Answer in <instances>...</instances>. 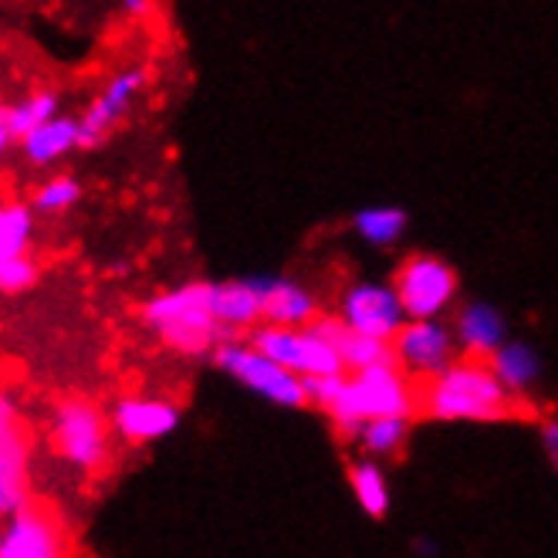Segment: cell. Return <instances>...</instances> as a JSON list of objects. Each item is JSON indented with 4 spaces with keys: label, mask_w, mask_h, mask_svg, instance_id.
Listing matches in <instances>:
<instances>
[{
    "label": "cell",
    "mask_w": 558,
    "mask_h": 558,
    "mask_svg": "<svg viewBox=\"0 0 558 558\" xmlns=\"http://www.w3.org/2000/svg\"><path fill=\"white\" fill-rule=\"evenodd\" d=\"M146 82H149V69H143V64H125V69L112 72L78 119V146L88 149L106 143L116 133V125L133 112Z\"/></svg>",
    "instance_id": "9"
},
{
    "label": "cell",
    "mask_w": 558,
    "mask_h": 558,
    "mask_svg": "<svg viewBox=\"0 0 558 558\" xmlns=\"http://www.w3.org/2000/svg\"><path fill=\"white\" fill-rule=\"evenodd\" d=\"M416 551H420V555H434L437 545H430V542H416Z\"/></svg>",
    "instance_id": "31"
},
{
    "label": "cell",
    "mask_w": 558,
    "mask_h": 558,
    "mask_svg": "<svg viewBox=\"0 0 558 558\" xmlns=\"http://www.w3.org/2000/svg\"><path fill=\"white\" fill-rule=\"evenodd\" d=\"M214 366L231 376L238 386L257 392L260 400H268L271 407H284V410H302L305 407V383L302 376H294L288 369H281L278 363L265 352H257L244 336L241 339H223L214 352Z\"/></svg>",
    "instance_id": "5"
},
{
    "label": "cell",
    "mask_w": 558,
    "mask_h": 558,
    "mask_svg": "<svg viewBox=\"0 0 558 558\" xmlns=\"http://www.w3.org/2000/svg\"><path fill=\"white\" fill-rule=\"evenodd\" d=\"M0 468L17 481L31 474V434L8 389H0Z\"/></svg>",
    "instance_id": "19"
},
{
    "label": "cell",
    "mask_w": 558,
    "mask_h": 558,
    "mask_svg": "<svg viewBox=\"0 0 558 558\" xmlns=\"http://www.w3.org/2000/svg\"><path fill=\"white\" fill-rule=\"evenodd\" d=\"M64 532L58 518L35 505L21 501L14 511L0 518V558H64Z\"/></svg>",
    "instance_id": "11"
},
{
    "label": "cell",
    "mask_w": 558,
    "mask_h": 558,
    "mask_svg": "<svg viewBox=\"0 0 558 558\" xmlns=\"http://www.w3.org/2000/svg\"><path fill=\"white\" fill-rule=\"evenodd\" d=\"M410 430H413V416H376L359 426L352 440L373 461H389V457H397L407 447Z\"/></svg>",
    "instance_id": "21"
},
{
    "label": "cell",
    "mask_w": 558,
    "mask_h": 558,
    "mask_svg": "<svg viewBox=\"0 0 558 558\" xmlns=\"http://www.w3.org/2000/svg\"><path fill=\"white\" fill-rule=\"evenodd\" d=\"M450 328L457 336V345H461V355H471V359H487L508 339V318L501 315V308L487 302L461 305Z\"/></svg>",
    "instance_id": "16"
},
{
    "label": "cell",
    "mask_w": 558,
    "mask_h": 558,
    "mask_svg": "<svg viewBox=\"0 0 558 558\" xmlns=\"http://www.w3.org/2000/svg\"><path fill=\"white\" fill-rule=\"evenodd\" d=\"M336 315L342 318V325H349L352 332H363L373 339L389 342L400 332V325L407 322L397 291H392L389 281H352L342 288L339 294V308Z\"/></svg>",
    "instance_id": "10"
},
{
    "label": "cell",
    "mask_w": 558,
    "mask_h": 558,
    "mask_svg": "<svg viewBox=\"0 0 558 558\" xmlns=\"http://www.w3.org/2000/svg\"><path fill=\"white\" fill-rule=\"evenodd\" d=\"M538 440H542V450L548 457V464L555 468L558 464V420L555 416H545L538 423Z\"/></svg>",
    "instance_id": "28"
},
{
    "label": "cell",
    "mask_w": 558,
    "mask_h": 558,
    "mask_svg": "<svg viewBox=\"0 0 558 558\" xmlns=\"http://www.w3.org/2000/svg\"><path fill=\"white\" fill-rule=\"evenodd\" d=\"M312 325L328 342H332L339 363H342V373H359V369H369V366H379V363H392L389 342L363 336V332H352L349 325H342L339 315H318Z\"/></svg>",
    "instance_id": "17"
},
{
    "label": "cell",
    "mask_w": 558,
    "mask_h": 558,
    "mask_svg": "<svg viewBox=\"0 0 558 558\" xmlns=\"http://www.w3.org/2000/svg\"><path fill=\"white\" fill-rule=\"evenodd\" d=\"M21 501H27V481H17L14 474H8L0 468V518L8 511H14Z\"/></svg>",
    "instance_id": "27"
},
{
    "label": "cell",
    "mask_w": 558,
    "mask_h": 558,
    "mask_svg": "<svg viewBox=\"0 0 558 558\" xmlns=\"http://www.w3.org/2000/svg\"><path fill=\"white\" fill-rule=\"evenodd\" d=\"M58 106H61L58 92L41 88V92H27V95H21L17 102H11L8 109H0V112H4V122H8L11 136H14V143H17L24 133H31V129H38L41 122H48L51 116H58Z\"/></svg>",
    "instance_id": "24"
},
{
    "label": "cell",
    "mask_w": 558,
    "mask_h": 558,
    "mask_svg": "<svg viewBox=\"0 0 558 558\" xmlns=\"http://www.w3.org/2000/svg\"><path fill=\"white\" fill-rule=\"evenodd\" d=\"M180 423L183 413L167 397H122L109 410V430L129 447L167 440L180 430Z\"/></svg>",
    "instance_id": "12"
},
{
    "label": "cell",
    "mask_w": 558,
    "mask_h": 558,
    "mask_svg": "<svg viewBox=\"0 0 558 558\" xmlns=\"http://www.w3.org/2000/svg\"><path fill=\"white\" fill-rule=\"evenodd\" d=\"M140 315H143L146 332L162 349L186 355V359L210 355L227 339L210 312L207 281H183L177 288L159 291L143 305Z\"/></svg>",
    "instance_id": "2"
},
{
    "label": "cell",
    "mask_w": 558,
    "mask_h": 558,
    "mask_svg": "<svg viewBox=\"0 0 558 558\" xmlns=\"http://www.w3.org/2000/svg\"><path fill=\"white\" fill-rule=\"evenodd\" d=\"M352 231L369 247H392L410 231V214L392 204H373L352 217Z\"/></svg>",
    "instance_id": "20"
},
{
    "label": "cell",
    "mask_w": 558,
    "mask_h": 558,
    "mask_svg": "<svg viewBox=\"0 0 558 558\" xmlns=\"http://www.w3.org/2000/svg\"><path fill=\"white\" fill-rule=\"evenodd\" d=\"M336 430L352 440L366 420L376 416H416V383L397 366L379 363L359 373H342L332 400L322 410Z\"/></svg>",
    "instance_id": "3"
},
{
    "label": "cell",
    "mask_w": 558,
    "mask_h": 558,
    "mask_svg": "<svg viewBox=\"0 0 558 558\" xmlns=\"http://www.w3.org/2000/svg\"><path fill=\"white\" fill-rule=\"evenodd\" d=\"M35 238V210L21 201H0V268L27 254Z\"/></svg>",
    "instance_id": "23"
},
{
    "label": "cell",
    "mask_w": 558,
    "mask_h": 558,
    "mask_svg": "<svg viewBox=\"0 0 558 558\" xmlns=\"http://www.w3.org/2000/svg\"><path fill=\"white\" fill-rule=\"evenodd\" d=\"M48 437L58 461H64L78 474H95L109 464V416L85 397H64L54 403Z\"/></svg>",
    "instance_id": "4"
},
{
    "label": "cell",
    "mask_w": 558,
    "mask_h": 558,
    "mask_svg": "<svg viewBox=\"0 0 558 558\" xmlns=\"http://www.w3.org/2000/svg\"><path fill=\"white\" fill-rule=\"evenodd\" d=\"M122 11H125V17L143 21V17H149V11H153V0H122Z\"/></svg>",
    "instance_id": "29"
},
{
    "label": "cell",
    "mask_w": 558,
    "mask_h": 558,
    "mask_svg": "<svg viewBox=\"0 0 558 558\" xmlns=\"http://www.w3.org/2000/svg\"><path fill=\"white\" fill-rule=\"evenodd\" d=\"M257 352H265L271 363H278L281 369L294 373V376H339L342 363L315 325H254L244 336Z\"/></svg>",
    "instance_id": "7"
},
{
    "label": "cell",
    "mask_w": 558,
    "mask_h": 558,
    "mask_svg": "<svg viewBox=\"0 0 558 558\" xmlns=\"http://www.w3.org/2000/svg\"><path fill=\"white\" fill-rule=\"evenodd\" d=\"M11 146H14V136H11V129H8V122H4V112H0V156H4Z\"/></svg>",
    "instance_id": "30"
},
{
    "label": "cell",
    "mask_w": 558,
    "mask_h": 558,
    "mask_svg": "<svg viewBox=\"0 0 558 558\" xmlns=\"http://www.w3.org/2000/svg\"><path fill=\"white\" fill-rule=\"evenodd\" d=\"M518 403L487 359L457 355L447 369L416 383V413L440 423H498L514 416Z\"/></svg>",
    "instance_id": "1"
},
{
    "label": "cell",
    "mask_w": 558,
    "mask_h": 558,
    "mask_svg": "<svg viewBox=\"0 0 558 558\" xmlns=\"http://www.w3.org/2000/svg\"><path fill=\"white\" fill-rule=\"evenodd\" d=\"M349 487L369 518H386L392 495H389V477L383 471V461H373V457H363L349 468Z\"/></svg>",
    "instance_id": "22"
},
{
    "label": "cell",
    "mask_w": 558,
    "mask_h": 558,
    "mask_svg": "<svg viewBox=\"0 0 558 558\" xmlns=\"http://www.w3.org/2000/svg\"><path fill=\"white\" fill-rule=\"evenodd\" d=\"M207 302L223 328L227 339H241L260 322V288L257 275L231 278V281H207Z\"/></svg>",
    "instance_id": "13"
},
{
    "label": "cell",
    "mask_w": 558,
    "mask_h": 558,
    "mask_svg": "<svg viewBox=\"0 0 558 558\" xmlns=\"http://www.w3.org/2000/svg\"><path fill=\"white\" fill-rule=\"evenodd\" d=\"M392 363H397L413 383H423L447 369L461 345H457L453 328L444 318H407L400 332L389 339Z\"/></svg>",
    "instance_id": "8"
},
{
    "label": "cell",
    "mask_w": 558,
    "mask_h": 558,
    "mask_svg": "<svg viewBox=\"0 0 558 558\" xmlns=\"http://www.w3.org/2000/svg\"><path fill=\"white\" fill-rule=\"evenodd\" d=\"M257 288H260V322H265V325L299 328V325H312L322 315L318 294L302 281L257 275Z\"/></svg>",
    "instance_id": "14"
},
{
    "label": "cell",
    "mask_w": 558,
    "mask_h": 558,
    "mask_svg": "<svg viewBox=\"0 0 558 558\" xmlns=\"http://www.w3.org/2000/svg\"><path fill=\"white\" fill-rule=\"evenodd\" d=\"M389 284L397 291L407 318H444L453 312L457 294H461V278H457L453 265L426 251L407 254Z\"/></svg>",
    "instance_id": "6"
},
{
    "label": "cell",
    "mask_w": 558,
    "mask_h": 558,
    "mask_svg": "<svg viewBox=\"0 0 558 558\" xmlns=\"http://www.w3.org/2000/svg\"><path fill=\"white\" fill-rule=\"evenodd\" d=\"M38 260L31 257V254H21V257H14V260H8L4 268H0V291L4 294H21V291H27L31 284L38 281Z\"/></svg>",
    "instance_id": "26"
},
{
    "label": "cell",
    "mask_w": 558,
    "mask_h": 558,
    "mask_svg": "<svg viewBox=\"0 0 558 558\" xmlns=\"http://www.w3.org/2000/svg\"><path fill=\"white\" fill-rule=\"evenodd\" d=\"M21 146V156L31 162V167H54L61 162L69 153L78 149V119L75 116H51L48 122H41L38 129H31L17 140Z\"/></svg>",
    "instance_id": "18"
},
{
    "label": "cell",
    "mask_w": 558,
    "mask_h": 558,
    "mask_svg": "<svg viewBox=\"0 0 558 558\" xmlns=\"http://www.w3.org/2000/svg\"><path fill=\"white\" fill-rule=\"evenodd\" d=\"M82 201V183L69 173H54L48 177L45 183L35 186V193H31V210H35V217H61L69 214L75 204Z\"/></svg>",
    "instance_id": "25"
},
{
    "label": "cell",
    "mask_w": 558,
    "mask_h": 558,
    "mask_svg": "<svg viewBox=\"0 0 558 558\" xmlns=\"http://www.w3.org/2000/svg\"><path fill=\"white\" fill-rule=\"evenodd\" d=\"M487 366L514 400H529L545 376V359L538 355L532 342H521V339H505L487 355Z\"/></svg>",
    "instance_id": "15"
}]
</instances>
